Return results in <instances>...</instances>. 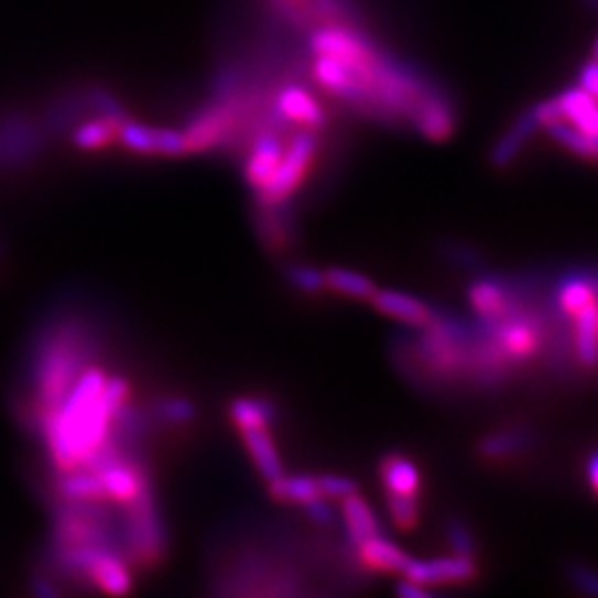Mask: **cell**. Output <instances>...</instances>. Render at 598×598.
<instances>
[{
    "mask_svg": "<svg viewBox=\"0 0 598 598\" xmlns=\"http://www.w3.org/2000/svg\"><path fill=\"white\" fill-rule=\"evenodd\" d=\"M129 381L107 377L100 366H87L63 404L39 417L41 435L58 472L80 468L109 437L113 411L129 399Z\"/></svg>",
    "mask_w": 598,
    "mask_h": 598,
    "instance_id": "cell-1",
    "label": "cell"
},
{
    "mask_svg": "<svg viewBox=\"0 0 598 598\" xmlns=\"http://www.w3.org/2000/svg\"><path fill=\"white\" fill-rule=\"evenodd\" d=\"M94 352L96 339L78 319H58L43 330L32 368L39 417L63 404Z\"/></svg>",
    "mask_w": 598,
    "mask_h": 598,
    "instance_id": "cell-2",
    "label": "cell"
},
{
    "mask_svg": "<svg viewBox=\"0 0 598 598\" xmlns=\"http://www.w3.org/2000/svg\"><path fill=\"white\" fill-rule=\"evenodd\" d=\"M120 539L122 554L138 565H155L162 558L166 534L151 481L138 492L135 499L124 503Z\"/></svg>",
    "mask_w": 598,
    "mask_h": 598,
    "instance_id": "cell-3",
    "label": "cell"
},
{
    "mask_svg": "<svg viewBox=\"0 0 598 598\" xmlns=\"http://www.w3.org/2000/svg\"><path fill=\"white\" fill-rule=\"evenodd\" d=\"M317 146H319V138H317V131L313 129H304L291 140L275 173L271 175L267 186L258 191L260 207H282L289 203L291 195L304 182L311 168V162L317 153Z\"/></svg>",
    "mask_w": 598,
    "mask_h": 598,
    "instance_id": "cell-4",
    "label": "cell"
},
{
    "mask_svg": "<svg viewBox=\"0 0 598 598\" xmlns=\"http://www.w3.org/2000/svg\"><path fill=\"white\" fill-rule=\"evenodd\" d=\"M249 107L247 98H225L214 102L209 109H205L195 120L186 124L182 131L186 138L188 153H203L214 146H218L220 140L229 138L238 120L244 116Z\"/></svg>",
    "mask_w": 598,
    "mask_h": 598,
    "instance_id": "cell-5",
    "label": "cell"
},
{
    "mask_svg": "<svg viewBox=\"0 0 598 598\" xmlns=\"http://www.w3.org/2000/svg\"><path fill=\"white\" fill-rule=\"evenodd\" d=\"M532 111L541 129L552 120H563L580 133L598 140V98H594L578 85L534 105Z\"/></svg>",
    "mask_w": 598,
    "mask_h": 598,
    "instance_id": "cell-6",
    "label": "cell"
},
{
    "mask_svg": "<svg viewBox=\"0 0 598 598\" xmlns=\"http://www.w3.org/2000/svg\"><path fill=\"white\" fill-rule=\"evenodd\" d=\"M127 151L140 155H162V157H180L188 155L186 138L175 129H160L140 124L135 120H122L116 138Z\"/></svg>",
    "mask_w": 598,
    "mask_h": 598,
    "instance_id": "cell-7",
    "label": "cell"
},
{
    "mask_svg": "<svg viewBox=\"0 0 598 598\" xmlns=\"http://www.w3.org/2000/svg\"><path fill=\"white\" fill-rule=\"evenodd\" d=\"M41 151V133L25 116L0 118V168H19Z\"/></svg>",
    "mask_w": 598,
    "mask_h": 598,
    "instance_id": "cell-8",
    "label": "cell"
},
{
    "mask_svg": "<svg viewBox=\"0 0 598 598\" xmlns=\"http://www.w3.org/2000/svg\"><path fill=\"white\" fill-rule=\"evenodd\" d=\"M402 576L417 580L426 587L468 583L477 576V563L468 554H450V556H439V558H428V561L411 558Z\"/></svg>",
    "mask_w": 598,
    "mask_h": 598,
    "instance_id": "cell-9",
    "label": "cell"
},
{
    "mask_svg": "<svg viewBox=\"0 0 598 598\" xmlns=\"http://www.w3.org/2000/svg\"><path fill=\"white\" fill-rule=\"evenodd\" d=\"M96 475L102 481L105 497L120 505L135 499L138 492L151 481L144 464L135 455H124Z\"/></svg>",
    "mask_w": 598,
    "mask_h": 598,
    "instance_id": "cell-10",
    "label": "cell"
},
{
    "mask_svg": "<svg viewBox=\"0 0 598 598\" xmlns=\"http://www.w3.org/2000/svg\"><path fill=\"white\" fill-rule=\"evenodd\" d=\"M282 155H284V146L278 135V127H271V124L264 127L253 140L251 153L247 155V162H244V180L255 193L267 186Z\"/></svg>",
    "mask_w": 598,
    "mask_h": 598,
    "instance_id": "cell-11",
    "label": "cell"
},
{
    "mask_svg": "<svg viewBox=\"0 0 598 598\" xmlns=\"http://www.w3.org/2000/svg\"><path fill=\"white\" fill-rule=\"evenodd\" d=\"M87 580L109 596H127L133 587V574L127 556L109 547L96 552L87 572Z\"/></svg>",
    "mask_w": 598,
    "mask_h": 598,
    "instance_id": "cell-12",
    "label": "cell"
},
{
    "mask_svg": "<svg viewBox=\"0 0 598 598\" xmlns=\"http://www.w3.org/2000/svg\"><path fill=\"white\" fill-rule=\"evenodd\" d=\"M275 111L284 122L302 124L304 129H322L326 124V111L315 96L300 85H284L275 96Z\"/></svg>",
    "mask_w": 598,
    "mask_h": 598,
    "instance_id": "cell-13",
    "label": "cell"
},
{
    "mask_svg": "<svg viewBox=\"0 0 598 598\" xmlns=\"http://www.w3.org/2000/svg\"><path fill=\"white\" fill-rule=\"evenodd\" d=\"M370 304L379 313H383L385 317H392V319L409 324V326L424 328L433 319V308L424 300H420L411 293H404V291L377 289L374 295L370 297Z\"/></svg>",
    "mask_w": 598,
    "mask_h": 598,
    "instance_id": "cell-14",
    "label": "cell"
},
{
    "mask_svg": "<svg viewBox=\"0 0 598 598\" xmlns=\"http://www.w3.org/2000/svg\"><path fill=\"white\" fill-rule=\"evenodd\" d=\"M379 479L385 494L420 497L422 472L413 459L399 453H390L379 461Z\"/></svg>",
    "mask_w": 598,
    "mask_h": 598,
    "instance_id": "cell-15",
    "label": "cell"
},
{
    "mask_svg": "<svg viewBox=\"0 0 598 598\" xmlns=\"http://www.w3.org/2000/svg\"><path fill=\"white\" fill-rule=\"evenodd\" d=\"M357 556L363 567L372 572H383V574H402L411 556L399 547L394 541L383 536L381 532L366 539L363 543L357 545Z\"/></svg>",
    "mask_w": 598,
    "mask_h": 598,
    "instance_id": "cell-16",
    "label": "cell"
},
{
    "mask_svg": "<svg viewBox=\"0 0 598 598\" xmlns=\"http://www.w3.org/2000/svg\"><path fill=\"white\" fill-rule=\"evenodd\" d=\"M468 300L475 313L483 319V324H492L503 319L512 311V300L508 289L499 280H477L468 289Z\"/></svg>",
    "mask_w": 598,
    "mask_h": 598,
    "instance_id": "cell-17",
    "label": "cell"
},
{
    "mask_svg": "<svg viewBox=\"0 0 598 598\" xmlns=\"http://www.w3.org/2000/svg\"><path fill=\"white\" fill-rule=\"evenodd\" d=\"M541 129L539 120L532 111V107L528 111L521 113V118H517L508 131L497 140V144L492 146L490 160L497 168H503L508 164H512L517 160V155L521 153V149L528 144V140L534 135V131Z\"/></svg>",
    "mask_w": 598,
    "mask_h": 598,
    "instance_id": "cell-18",
    "label": "cell"
},
{
    "mask_svg": "<svg viewBox=\"0 0 598 598\" xmlns=\"http://www.w3.org/2000/svg\"><path fill=\"white\" fill-rule=\"evenodd\" d=\"M240 435H242V442L247 446L249 457L253 459L258 472L267 481H273L284 475V464H282V457L273 444L269 428H251V431H242Z\"/></svg>",
    "mask_w": 598,
    "mask_h": 598,
    "instance_id": "cell-19",
    "label": "cell"
},
{
    "mask_svg": "<svg viewBox=\"0 0 598 598\" xmlns=\"http://www.w3.org/2000/svg\"><path fill=\"white\" fill-rule=\"evenodd\" d=\"M341 519H344L348 539L355 547L363 543L366 539L379 534V519L372 505L359 492H352L341 499Z\"/></svg>",
    "mask_w": 598,
    "mask_h": 598,
    "instance_id": "cell-20",
    "label": "cell"
},
{
    "mask_svg": "<svg viewBox=\"0 0 598 598\" xmlns=\"http://www.w3.org/2000/svg\"><path fill=\"white\" fill-rule=\"evenodd\" d=\"M229 415L231 422L236 424V428L242 431H251V428H269L278 422V411L273 406V402L264 396H238L229 406Z\"/></svg>",
    "mask_w": 598,
    "mask_h": 598,
    "instance_id": "cell-21",
    "label": "cell"
},
{
    "mask_svg": "<svg viewBox=\"0 0 598 598\" xmlns=\"http://www.w3.org/2000/svg\"><path fill=\"white\" fill-rule=\"evenodd\" d=\"M56 494L63 501H107L100 477L87 468L61 472L56 479Z\"/></svg>",
    "mask_w": 598,
    "mask_h": 598,
    "instance_id": "cell-22",
    "label": "cell"
},
{
    "mask_svg": "<svg viewBox=\"0 0 598 598\" xmlns=\"http://www.w3.org/2000/svg\"><path fill=\"white\" fill-rule=\"evenodd\" d=\"M596 295H598V286L589 275H572L563 280L556 289L558 308L569 317H576L585 308L598 304Z\"/></svg>",
    "mask_w": 598,
    "mask_h": 598,
    "instance_id": "cell-23",
    "label": "cell"
},
{
    "mask_svg": "<svg viewBox=\"0 0 598 598\" xmlns=\"http://www.w3.org/2000/svg\"><path fill=\"white\" fill-rule=\"evenodd\" d=\"M574 348L583 366L594 368L598 363V304L585 308L574 317Z\"/></svg>",
    "mask_w": 598,
    "mask_h": 598,
    "instance_id": "cell-24",
    "label": "cell"
},
{
    "mask_svg": "<svg viewBox=\"0 0 598 598\" xmlns=\"http://www.w3.org/2000/svg\"><path fill=\"white\" fill-rule=\"evenodd\" d=\"M118 127H120V120L109 118V116H98L83 122L78 129H74L72 142L80 151H98V149L109 146L118 138Z\"/></svg>",
    "mask_w": 598,
    "mask_h": 598,
    "instance_id": "cell-25",
    "label": "cell"
},
{
    "mask_svg": "<svg viewBox=\"0 0 598 598\" xmlns=\"http://www.w3.org/2000/svg\"><path fill=\"white\" fill-rule=\"evenodd\" d=\"M324 282H326V289H330L333 293H339L352 300H363V302L366 300L370 302V297L377 291V284L368 275L350 271V269H341V267L326 269Z\"/></svg>",
    "mask_w": 598,
    "mask_h": 598,
    "instance_id": "cell-26",
    "label": "cell"
},
{
    "mask_svg": "<svg viewBox=\"0 0 598 598\" xmlns=\"http://www.w3.org/2000/svg\"><path fill=\"white\" fill-rule=\"evenodd\" d=\"M269 494L282 503H306L319 497L317 481L311 475H282L269 481Z\"/></svg>",
    "mask_w": 598,
    "mask_h": 598,
    "instance_id": "cell-27",
    "label": "cell"
},
{
    "mask_svg": "<svg viewBox=\"0 0 598 598\" xmlns=\"http://www.w3.org/2000/svg\"><path fill=\"white\" fill-rule=\"evenodd\" d=\"M547 131V135L561 144L563 149H567L569 153L578 155V157H585V160H594L598 162V140L596 138H589L585 133H580L578 129L569 127L567 122L563 120H552L543 127Z\"/></svg>",
    "mask_w": 598,
    "mask_h": 598,
    "instance_id": "cell-28",
    "label": "cell"
},
{
    "mask_svg": "<svg viewBox=\"0 0 598 598\" xmlns=\"http://www.w3.org/2000/svg\"><path fill=\"white\" fill-rule=\"evenodd\" d=\"M151 413L160 424H166V426H186L197 417L195 404L188 396H180V394L160 396L151 406Z\"/></svg>",
    "mask_w": 598,
    "mask_h": 598,
    "instance_id": "cell-29",
    "label": "cell"
},
{
    "mask_svg": "<svg viewBox=\"0 0 598 598\" xmlns=\"http://www.w3.org/2000/svg\"><path fill=\"white\" fill-rule=\"evenodd\" d=\"M385 505L392 523L399 530H415L420 523V499L409 494H385Z\"/></svg>",
    "mask_w": 598,
    "mask_h": 598,
    "instance_id": "cell-30",
    "label": "cell"
},
{
    "mask_svg": "<svg viewBox=\"0 0 598 598\" xmlns=\"http://www.w3.org/2000/svg\"><path fill=\"white\" fill-rule=\"evenodd\" d=\"M284 278L289 280V284L293 289H297L300 293H308V295H317L326 289L324 282V273L308 267V264H289L284 269Z\"/></svg>",
    "mask_w": 598,
    "mask_h": 598,
    "instance_id": "cell-31",
    "label": "cell"
},
{
    "mask_svg": "<svg viewBox=\"0 0 598 598\" xmlns=\"http://www.w3.org/2000/svg\"><path fill=\"white\" fill-rule=\"evenodd\" d=\"M523 444V435L519 431H503L497 435H490L481 444V453L486 457H505L519 450Z\"/></svg>",
    "mask_w": 598,
    "mask_h": 598,
    "instance_id": "cell-32",
    "label": "cell"
},
{
    "mask_svg": "<svg viewBox=\"0 0 598 598\" xmlns=\"http://www.w3.org/2000/svg\"><path fill=\"white\" fill-rule=\"evenodd\" d=\"M315 481H317L319 494L326 497V499H339L341 501L344 497L357 492V483L346 475H330V472L328 475H317Z\"/></svg>",
    "mask_w": 598,
    "mask_h": 598,
    "instance_id": "cell-33",
    "label": "cell"
},
{
    "mask_svg": "<svg viewBox=\"0 0 598 598\" xmlns=\"http://www.w3.org/2000/svg\"><path fill=\"white\" fill-rule=\"evenodd\" d=\"M446 536L453 547V554H468L475 556V536L468 530V525L459 519H450L446 523Z\"/></svg>",
    "mask_w": 598,
    "mask_h": 598,
    "instance_id": "cell-34",
    "label": "cell"
},
{
    "mask_svg": "<svg viewBox=\"0 0 598 598\" xmlns=\"http://www.w3.org/2000/svg\"><path fill=\"white\" fill-rule=\"evenodd\" d=\"M302 508H304L306 517H308L315 525H319V528H333V525H335V510H333V505H330V499H326V497L319 494V497H315V499L302 503Z\"/></svg>",
    "mask_w": 598,
    "mask_h": 598,
    "instance_id": "cell-35",
    "label": "cell"
},
{
    "mask_svg": "<svg viewBox=\"0 0 598 598\" xmlns=\"http://www.w3.org/2000/svg\"><path fill=\"white\" fill-rule=\"evenodd\" d=\"M567 574H569V580H572L580 591L598 596V572H594V569L587 567V565L572 563Z\"/></svg>",
    "mask_w": 598,
    "mask_h": 598,
    "instance_id": "cell-36",
    "label": "cell"
},
{
    "mask_svg": "<svg viewBox=\"0 0 598 598\" xmlns=\"http://www.w3.org/2000/svg\"><path fill=\"white\" fill-rule=\"evenodd\" d=\"M578 87L598 98V61L589 58L578 72Z\"/></svg>",
    "mask_w": 598,
    "mask_h": 598,
    "instance_id": "cell-37",
    "label": "cell"
},
{
    "mask_svg": "<svg viewBox=\"0 0 598 598\" xmlns=\"http://www.w3.org/2000/svg\"><path fill=\"white\" fill-rule=\"evenodd\" d=\"M394 591H396V596H402V598H428L431 596V589L426 585L411 580L406 576H402V580L394 585Z\"/></svg>",
    "mask_w": 598,
    "mask_h": 598,
    "instance_id": "cell-38",
    "label": "cell"
},
{
    "mask_svg": "<svg viewBox=\"0 0 598 598\" xmlns=\"http://www.w3.org/2000/svg\"><path fill=\"white\" fill-rule=\"evenodd\" d=\"M32 591H34L36 596H41V598H52V596H58V587H56L52 580L43 578V576H39V578H34V580H32Z\"/></svg>",
    "mask_w": 598,
    "mask_h": 598,
    "instance_id": "cell-39",
    "label": "cell"
},
{
    "mask_svg": "<svg viewBox=\"0 0 598 598\" xmlns=\"http://www.w3.org/2000/svg\"><path fill=\"white\" fill-rule=\"evenodd\" d=\"M587 481L589 488L598 494V450L591 453V457L587 459Z\"/></svg>",
    "mask_w": 598,
    "mask_h": 598,
    "instance_id": "cell-40",
    "label": "cell"
},
{
    "mask_svg": "<svg viewBox=\"0 0 598 598\" xmlns=\"http://www.w3.org/2000/svg\"><path fill=\"white\" fill-rule=\"evenodd\" d=\"M591 58L594 61H598V36L594 39V43H591Z\"/></svg>",
    "mask_w": 598,
    "mask_h": 598,
    "instance_id": "cell-41",
    "label": "cell"
}]
</instances>
